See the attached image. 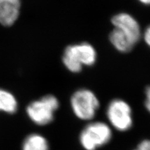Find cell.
Segmentation results:
<instances>
[{
	"mask_svg": "<svg viewBox=\"0 0 150 150\" xmlns=\"http://www.w3.org/2000/svg\"><path fill=\"white\" fill-rule=\"evenodd\" d=\"M99 105L97 95L87 88L77 90L70 98V106L73 113L81 120H92L96 115Z\"/></svg>",
	"mask_w": 150,
	"mask_h": 150,
	"instance_id": "277c9868",
	"label": "cell"
},
{
	"mask_svg": "<svg viewBox=\"0 0 150 150\" xmlns=\"http://www.w3.org/2000/svg\"><path fill=\"white\" fill-rule=\"evenodd\" d=\"M106 114L110 125L116 130L124 132L133 126L132 109L124 99H114L110 101Z\"/></svg>",
	"mask_w": 150,
	"mask_h": 150,
	"instance_id": "5b68a950",
	"label": "cell"
},
{
	"mask_svg": "<svg viewBox=\"0 0 150 150\" xmlns=\"http://www.w3.org/2000/svg\"><path fill=\"white\" fill-rule=\"evenodd\" d=\"M112 24L114 28L120 30L138 43L141 38V29L138 22L131 15L127 13H119L112 17Z\"/></svg>",
	"mask_w": 150,
	"mask_h": 150,
	"instance_id": "8992f818",
	"label": "cell"
},
{
	"mask_svg": "<svg viewBox=\"0 0 150 150\" xmlns=\"http://www.w3.org/2000/svg\"><path fill=\"white\" fill-rule=\"evenodd\" d=\"M134 150H150V140H144Z\"/></svg>",
	"mask_w": 150,
	"mask_h": 150,
	"instance_id": "8fae6325",
	"label": "cell"
},
{
	"mask_svg": "<svg viewBox=\"0 0 150 150\" xmlns=\"http://www.w3.org/2000/svg\"><path fill=\"white\" fill-rule=\"evenodd\" d=\"M145 108L150 112V86L145 90Z\"/></svg>",
	"mask_w": 150,
	"mask_h": 150,
	"instance_id": "7c38bea8",
	"label": "cell"
},
{
	"mask_svg": "<svg viewBox=\"0 0 150 150\" xmlns=\"http://www.w3.org/2000/svg\"><path fill=\"white\" fill-rule=\"evenodd\" d=\"M140 3H142V4L145 5H150V0H138Z\"/></svg>",
	"mask_w": 150,
	"mask_h": 150,
	"instance_id": "5bb4252c",
	"label": "cell"
},
{
	"mask_svg": "<svg viewBox=\"0 0 150 150\" xmlns=\"http://www.w3.org/2000/svg\"><path fill=\"white\" fill-rule=\"evenodd\" d=\"M144 40L146 44L150 47V25L145 29V33H144Z\"/></svg>",
	"mask_w": 150,
	"mask_h": 150,
	"instance_id": "4fadbf2b",
	"label": "cell"
},
{
	"mask_svg": "<svg viewBox=\"0 0 150 150\" xmlns=\"http://www.w3.org/2000/svg\"><path fill=\"white\" fill-rule=\"evenodd\" d=\"M112 130L108 124L91 122L81 131L79 143L85 150H97L107 145L112 139Z\"/></svg>",
	"mask_w": 150,
	"mask_h": 150,
	"instance_id": "7a4b0ae2",
	"label": "cell"
},
{
	"mask_svg": "<svg viewBox=\"0 0 150 150\" xmlns=\"http://www.w3.org/2000/svg\"><path fill=\"white\" fill-rule=\"evenodd\" d=\"M97 58L96 50L91 44L81 42L67 46L63 52L62 61L70 72L79 73L83 66H93Z\"/></svg>",
	"mask_w": 150,
	"mask_h": 150,
	"instance_id": "6da1fadb",
	"label": "cell"
},
{
	"mask_svg": "<svg viewBox=\"0 0 150 150\" xmlns=\"http://www.w3.org/2000/svg\"><path fill=\"white\" fill-rule=\"evenodd\" d=\"M18 101L10 92L0 89V111L9 114L15 113L18 110Z\"/></svg>",
	"mask_w": 150,
	"mask_h": 150,
	"instance_id": "30bf717a",
	"label": "cell"
},
{
	"mask_svg": "<svg viewBox=\"0 0 150 150\" xmlns=\"http://www.w3.org/2000/svg\"><path fill=\"white\" fill-rule=\"evenodd\" d=\"M59 106V99L54 95H47L30 103L26 112L33 123L39 126H45L54 120V114Z\"/></svg>",
	"mask_w": 150,
	"mask_h": 150,
	"instance_id": "3957f363",
	"label": "cell"
},
{
	"mask_svg": "<svg viewBox=\"0 0 150 150\" xmlns=\"http://www.w3.org/2000/svg\"><path fill=\"white\" fill-rule=\"evenodd\" d=\"M109 40L113 47L121 53H128L136 45L130 37L115 28L110 33Z\"/></svg>",
	"mask_w": 150,
	"mask_h": 150,
	"instance_id": "ba28073f",
	"label": "cell"
},
{
	"mask_svg": "<svg viewBox=\"0 0 150 150\" xmlns=\"http://www.w3.org/2000/svg\"><path fill=\"white\" fill-rule=\"evenodd\" d=\"M22 150H50V145L47 138L42 135L31 134L24 139Z\"/></svg>",
	"mask_w": 150,
	"mask_h": 150,
	"instance_id": "9c48e42d",
	"label": "cell"
},
{
	"mask_svg": "<svg viewBox=\"0 0 150 150\" xmlns=\"http://www.w3.org/2000/svg\"><path fill=\"white\" fill-rule=\"evenodd\" d=\"M21 0H0V24L12 26L20 13Z\"/></svg>",
	"mask_w": 150,
	"mask_h": 150,
	"instance_id": "52a82bcc",
	"label": "cell"
}]
</instances>
